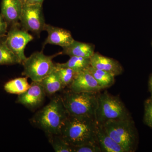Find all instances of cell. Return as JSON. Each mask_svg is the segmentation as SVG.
<instances>
[{"mask_svg": "<svg viewBox=\"0 0 152 152\" xmlns=\"http://www.w3.org/2000/svg\"><path fill=\"white\" fill-rule=\"evenodd\" d=\"M98 125L95 117L69 115L60 135L71 146L98 144Z\"/></svg>", "mask_w": 152, "mask_h": 152, "instance_id": "1", "label": "cell"}, {"mask_svg": "<svg viewBox=\"0 0 152 152\" xmlns=\"http://www.w3.org/2000/svg\"><path fill=\"white\" fill-rule=\"evenodd\" d=\"M69 114L61 96H56L48 104L37 112L31 121L47 135L60 134L61 130Z\"/></svg>", "mask_w": 152, "mask_h": 152, "instance_id": "2", "label": "cell"}, {"mask_svg": "<svg viewBox=\"0 0 152 152\" xmlns=\"http://www.w3.org/2000/svg\"><path fill=\"white\" fill-rule=\"evenodd\" d=\"M101 125L126 152L136 151L139 143L138 133L132 117L108 121Z\"/></svg>", "mask_w": 152, "mask_h": 152, "instance_id": "3", "label": "cell"}, {"mask_svg": "<svg viewBox=\"0 0 152 152\" xmlns=\"http://www.w3.org/2000/svg\"><path fill=\"white\" fill-rule=\"evenodd\" d=\"M99 93H76L69 89L61 97L69 115L95 118Z\"/></svg>", "mask_w": 152, "mask_h": 152, "instance_id": "4", "label": "cell"}, {"mask_svg": "<svg viewBox=\"0 0 152 152\" xmlns=\"http://www.w3.org/2000/svg\"><path fill=\"white\" fill-rule=\"evenodd\" d=\"M129 112L119 97L107 91L99 93L95 119L98 124L103 125L108 121L131 118Z\"/></svg>", "mask_w": 152, "mask_h": 152, "instance_id": "5", "label": "cell"}, {"mask_svg": "<svg viewBox=\"0 0 152 152\" xmlns=\"http://www.w3.org/2000/svg\"><path fill=\"white\" fill-rule=\"evenodd\" d=\"M61 55V52L49 56L44 54L42 51L33 53L22 63L24 69L22 75L33 82L41 81L55 70L56 64L53 59Z\"/></svg>", "mask_w": 152, "mask_h": 152, "instance_id": "6", "label": "cell"}, {"mask_svg": "<svg viewBox=\"0 0 152 152\" xmlns=\"http://www.w3.org/2000/svg\"><path fill=\"white\" fill-rule=\"evenodd\" d=\"M20 23L28 31L39 34L46 25L42 5L24 4Z\"/></svg>", "mask_w": 152, "mask_h": 152, "instance_id": "7", "label": "cell"}, {"mask_svg": "<svg viewBox=\"0 0 152 152\" xmlns=\"http://www.w3.org/2000/svg\"><path fill=\"white\" fill-rule=\"evenodd\" d=\"M34 38L24 29L20 23L10 26L6 36V42L9 48L18 57L22 64L27 57L25 49Z\"/></svg>", "mask_w": 152, "mask_h": 152, "instance_id": "8", "label": "cell"}, {"mask_svg": "<svg viewBox=\"0 0 152 152\" xmlns=\"http://www.w3.org/2000/svg\"><path fill=\"white\" fill-rule=\"evenodd\" d=\"M46 94L38 82H33L27 91L19 95L16 103L30 110L37 108L43 103Z\"/></svg>", "mask_w": 152, "mask_h": 152, "instance_id": "9", "label": "cell"}, {"mask_svg": "<svg viewBox=\"0 0 152 152\" xmlns=\"http://www.w3.org/2000/svg\"><path fill=\"white\" fill-rule=\"evenodd\" d=\"M69 88L76 93H99L104 89L86 69L79 72Z\"/></svg>", "mask_w": 152, "mask_h": 152, "instance_id": "10", "label": "cell"}, {"mask_svg": "<svg viewBox=\"0 0 152 152\" xmlns=\"http://www.w3.org/2000/svg\"><path fill=\"white\" fill-rule=\"evenodd\" d=\"M44 31L48 32V37L43 45V48L47 44H51L63 48L70 45L75 40L70 31L65 29L46 24Z\"/></svg>", "mask_w": 152, "mask_h": 152, "instance_id": "11", "label": "cell"}, {"mask_svg": "<svg viewBox=\"0 0 152 152\" xmlns=\"http://www.w3.org/2000/svg\"><path fill=\"white\" fill-rule=\"evenodd\" d=\"M91 66L110 73L115 77L121 75L124 72V68L119 62L112 58L104 56L98 52H95L91 57Z\"/></svg>", "mask_w": 152, "mask_h": 152, "instance_id": "12", "label": "cell"}, {"mask_svg": "<svg viewBox=\"0 0 152 152\" xmlns=\"http://www.w3.org/2000/svg\"><path fill=\"white\" fill-rule=\"evenodd\" d=\"M23 4L20 0H2L1 13L9 26L20 23Z\"/></svg>", "mask_w": 152, "mask_h": 152, "instance_id": "13", "label": "cell"}, {"mask_svg": "<svg viewBox=\"0 0 152 152\" xmlns=\"http://www.w3.org/2000/svg\"><path fill=\"white\" fill-rule=\"evenodd\" d=\"M95 48L94 44L82 42L75 40L70 45L63 48L62 55H67L70 57L91 58L95 53Z\"/></svg>", "mask_w": 152, "mask_h": 152, "instance_id": "14", "label": "cell"}, {"mask_svg": "<svg viewBox=\"0 0 152 152\" xmlns=\"http://www.w3.org/2000/svg\"><path fill=\"white\" fill-rule=\"evenodd\" d=\"M96 137L101 152H126L122 147L110 137L102 125H98Z\"/></svg>", "mask_w": 152, "mask_h": 152, "instance_id": "15", "label": "cell"}, {"mask_svg": "<svg viewBox=\"0 0 152 152\" xmlns=\"http://www.w3.org/2000/svg\"><path fill=\"white\" fill-rule=\"evenodd\" d=\"M38 83L43 88L46 95L52 96L64 88L56 69Z\"/></svg>", "mask_w": 152, "mask_h": 152, "instance_id": "16", "label": "cell"}, {"mask_svg": "<svg viewBox=\"0 0 152 152\" xmlns=\"http://www.w3.org/2000/svg\"><path fill=\"white\" fill-rule=\"evenodd\" d=\"M18 57L12 51L6 42V37L0 39V66L21 64Z\"/></svg>", "mask_w": 152, "mask_h": 152, "instance_id": "17", "label": "cell"}, {"mask_svg": "<svg viewBox=\"0 0 152 152\" xmlns=\"http://www.w3.org/2000/svg\"><path fill=\"white\" fill-rule=\"evenodd\" d=\"M31 86L27 77H20L12 79L6 83L4 89L9 94L20 95L25 92Z\"/></svg>", "mask_w": 152, "mask_h": 152, "instance_id": "18", "label": "cell"}, {"mask_svg": "<svg viewBox=\"0 0 152 152\" xmlns=\"http://www.w3.org/2000/svg\"><path fill=\"white\" fill-rule=\"evenodd\" d=\"M104 89L112 86L115 83V76L112 74L90 66L86 69Z\"/></svg>", "mask_w": 152, "mask_h": 152, "instance_id": "19", "label": "cell"}, {"mask_svg": "<svg viewBox=\"0 0 152 152\" xmlns=\"http://www.w3.org/2000/svg\"><path fill=\"white\" fill-rule=\"evenodd\" d=\"M56 66L70 68L77 72L84 70L91 66V58L72 56L64 63H56Z\"/></svg>", "mask_w": 152, "mask_h": 152, "instance_id": "20", "label": "cell"}, {"mask_svg": "<svg viewBox=\"0 0 152 152\" xmlns=\"http://www.w3.org/2000/svg\"><path fill=\"white\" fill-rule=\"evenodd\" d=\"M49 142L56 152H72V147L60 134L47 135Z\"/></svg>", "mask_w": 152, "mask_h": 152, "instance_id": "21", "label": "cell"}, {"mask_svg": "<svg viewBox=\"0 0 152 152\" xmlns=\"http://www.w3.org/2000/svg\"><path fill=\"white\" fill-rule=\"evenodd\" d=\"M59 77L64 88L69 87L72 83L78 72L68 68L60 67L56 66Z\"/></svg>", "mask_w": 152, "mask_h": 152, "instance_id": "22", "label": "cell"}, {"mask_svg": "<svg viewBox=\"0 0 152 152\" xmlns=\"http://www.w3.org/2000/svg\"><path fill=\"white\" fill-rule=\"evenodd\" d=\"M143 121L145 124L152 129V97L148 98L144 102Z\"/></svg>", "mask_w": 152, "mask_h": 152, "instance_id": "23", "label": "cell"}, {"mask_svg": "<svg viewBox=\"0 0 152 152\" xmlns=\"http://www.w3.org/2000/svg\"><path fill=\"white\" fill-rule=\"evenodd\" d=\"M72 147V152H101L97 143L86 144Z\"/></svg>", "mask_w": 152, "mask_h": 152, "instance_id": "24", "label": "cell"}, {"mask_svg": "<svg viewBox=\"0 0 152 152\" xmlns=\"http://www.w3.org/2000/svg\"><path fill=\"white\" fill-rule=\"evenodd\" d=\"M9 25L5 19L0 13V39L6 37Z\"/></svg>", "mask_w": 152, "mask_h": 152, "instance_id": "25", "label": "cell"}, {"mask_svg": "<svg viewBox=\"0 0 152 152\" xmlns=\"http://www.w3.org/2000/svg\"><path fill=\"white\" fill-rule=\"evenodd\" d=\"M44 0H26L25 4H27L42 5Z\"/></svg>", "mask_w": 152, "mask_h": 152, "instance_id": "26", "label": "cell"}, {"mask_svg": "<svg viewBox=\"0 0 152 152\" xmlns=\"http://www.w3.org/2000/svg\"><path fill=\"white\" fill-rule=\"evenodd\" d=\"M148 90L149 91L151 94V96L152 97V73L150 75L149 77L148 83Z\"/></svg>", "mask_w": 152, "mask_h": 152, "instance_id": "27", "label": "cell"}, {"mask_svg": "<svg viewBox=\"0 0 152 152\" xmlns=\"http://www.w3.org/2000/svg\"><path fill=\"white\" fill-rule=\"evenodd\" d=\"M20 1H21L24 4H25V3H26V0H20Z\"/></svg>", "mask_w": 152, "mask_h": 152, "instance_id": "28", "label": "cell"}, {"mask_svg": "<svg viewBox=\"0 0 152 152\" xmlns=\"http://www.w3.org/2000/svg\"><path fill=\"white\" fill-rule=\"evenodd\" d=\"M151 45H152V42H151Z\"/></svg>", "mask_w": 152, "mask_h": 152, "instance_id": "29", "label": "cell"}]
</instances>
